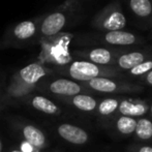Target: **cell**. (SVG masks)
I'll return each instance as SVG.
<instances>
[{"label":"cell","mask_w":152,"mask_h":152,"mask_svg":"<svg viewBox=\"0 0 152 152\" xmlns=\"http://www.w3.org/2000/svg\"><path fill=\"white\" fill-rule=\"evenodd\" d=\"M94 24L100 29L110 31L121 30L126 25V19L123 12L119 10L118 4L114 3L102 10L97 15Z\"/></svg>","instance_id":"7a4b0ae2"},{"label":"cell","mask_w":152,"mask_h":152,"mask_svg":"<svg viewBox=\"0 0 152 152\" xmlns=\"http://www.w3.org/2000/svg\"><path fill=\"white\" fill-rule=\"evenodd\" d=\"M21 134L24 139L25 143L29 144L31 147H33L36 151L42 150L46 148L48 142H47L46 134L42 130H40L35 125H32L29 123H24L21 125Z\"/></svg>","instance_id":"8992f818"},{"label":"cell","mask_w":152,"mask_h":152,"mask_svg":"<svg viewBox=\"0 0 152 152\" xmlns=\"http://www.w3.org/2000/svg\"><path fill=\"white\" fill-rule=\"evenodd\" d=\"M146 81L149 83L150 85H152V69L150 70V72H148V75H147L146 77Z\"/></svg>","instance_id":"44dd1931"},{"label":"cell","mask_w":152,"mask_h":152,"mask_svg":"<svg viewBox=\"0 0 152 152\" xmlns=\"http://www.w3.org/2000/svg\"><path fill=\"white\" fill-rule=\"evenodd\" d=\"M139 152H152V147H148V146L142 147Z\"/></svg>","instance_id":"7402d4cb"},{"label":"cell","mask_w":152,"mask_h":152,"mask_svg":"<svg viewBox=\"0 0 152 152\" xmlns=\"http://www.w3.org/2000/svg\"><path fill=\"white\" fill-rule=\"evenodd\" d=\"M67 19L66 15L62 12H54L45 16L42 20L38 21V33L44 37H51L65 27Z\"/></svg>","instance_id":"3957f363"},{"label":"cell","mask_w":152,"mask_h":152,"mask_svg":"<svg viewBox=\"0 0 152 152\" xmlns=\"http://www.w3.org/2000/svg\"><path fill=\"white\" fill-rule=\"evenodd\" d=\"M118 107V102L116 99H112V98H108L104 99L100 102L99 107H98V111L102 115H109L113 113Z\"/></svg>","instance_id":"d6986e66"},{"label":"cell","mask_w":152,"mask_h":152,"mask_svg":"<svg viewBox=\"0 0 152 152\" xmlns=\"http://www.w3.org/2000/svg\"><path fill=\"white\" fill-rule=\"evenodd\" d=\"M129 6L136 16L146 18L152 12V3L150 0H130Z\"/></svg>","instance_id":"4fadbf2b"},{"label":"cell","mask_w":152,"mask_h":152,"mask_svg":"<svg viewBox=\"0 0 152 152\" xmlns=\"http://www.w3.org/2000/svg\"><path fill=\"white\" fill-rule=\"evenodd\" d=\"M137 121L134 118L128 116H122L117 121V128L124 134H129L136 130Z\"/></svg>","instance_id":"ac0fdd59"},{"label":"cell","mask_w":152,"mask_h":152,"mask_svg":"<svg viewBox=\"0 0 152 152\" xmlns=\"http://www.w3.org/2000/svg\"><path fill=\"white\" fill-rule=\"evenodd\" d=\"M3 150V143H2V139L0 138V152H2Z\"/></svg>","instance_id":"603a6c76"},{"label":"cell","mask_w":152,"mask_h":152,"mask_svg":"<svg viewBox=\"0 0 152 152\" xmlns=\"http://www.w3.org/2000/svg\"><path fill=\"white\" fill-rule=\"evenodd\" d=\"M152 69V61H144L140 63L139 65L134 66V68L130 69V74L134 75V76H140V75H144L146 72H150Z\"/></svg>","instance_id":"ffe728a7"},{"label":"cell","mask_w":152,"mask_h":152,"mask_svg":"<svg viewBox=\"0 0 152 152\" xmlns=\"http://www.w3.org/2000/svg\"><path fill=\"white\" fill-rule=\"evenodd\" d=\"M144 62V55L140 52H132L119 57L118 65L123 69H132L134 66Z\"/></svg>","instance_id":"8fae6325"},{"label":"cell","mask_w":152,"mask_h":152,"mask_svg":"<svg viewBox=\"0 0 152 152\" xmlns=\"http://www.w3.org/2000/svg\"><path fill=\"white\" fill-rule=\"evenodd\" d=\"M88 85L92 89L100 92H113L117 89L116 83L107 78H100V77L88 81Z\"/></svg>","instance_id":"5bb4252c"},{"label":"cell","mask_w":152,"mask_h":152,"mask_svg":"<svg viewBox=\"0 0 152 152\" xmlns=\"http://www.w3.org/2000/svg\"><path fill=\"white\" fill-rule=\"evenodd\" d=\"M104 40L108 44L115 45V46H128V45L134 44L137 42V37L130 32L117 30L106 33Z\"/></svg>","instance_id":"30bf717a"},{"label":"cell","mask_w":152,"mask_h":152,"mask_svg":"<svg viewBox=\"0 0 152 152\" xmlns=\"http://www.w3.org/2000/svg\"><path fill=\"white\" fill-rule=\"evenodd\" d=\"M119 111L124 116H141L146 112V108L143 104H134L128 100H123L119 106Z\"/></svg>","instance_id":"2e32d148"},{"label":"cell","mask_w":152,"mask_h":152,"mask_svg":"<svg viewBox=\"0 0 152 152\" xmlns=\"http://www.w3.org/2000/svg\"><path fill=\"white\" fill-rule=\"evenodd\" d=\"M10 152H23L21 149H14V150H12Z\"/></svg>","instance_id":"cb8c5ba5"},{"label":"cell","mask_w":152,"mask_h":152,"mask_svg":"<svg viewBox=\"0 0 152 152\" xmlns=\"http://www.w3.org/2000/svg\"><path fill=\"white\" fill-rule=\"evenodd\" d=\"M151 111H152V107H151Z\"/></svg>","instance_id":"d4e9b609"},{"label":"cell","mask_w":152,"mask_h":152,"mask_svg":"<svg viewBox=\"0 0 152 152\" xmlns=\"http://www.w3.org/2000/svg\"><path fill=\"white\" fill-rule=\"evenodd\" d=\"M38 33V20H26L15 25L10 31V42L15 45L26 44Z\"/></svg>","instance_id":"277c9868"},{"label":"cell","mask_w":152,"mask_h":152,"mask_svg":"<svg viewBox=\"0 0 152 152\" xmlns=\"http://www.w3.org/2000/svg\"><path fill=\"white\" fill-rule=\"evenodd\" d=\"M57 132L63 140L76 145H82L88 141V134L81 127L63 123L57 127Z\"/></svg>","instance_id":"ba28073f"},{"label":"cell","mask_w":152,"mask_h":152,"mask_svg":"<svg viewBox=\"0 0 152 152\" xmlns=\"http://www.w3.org/2000/svg\"><path fill=\"white\" fill-rule=\"evenodd\" d=\"M48 74V68L40 63L28 64L21 68L14 76L8 93L15 97L24 96L30 92Z\"/></svg>","instance_id":"6da1fadb"},{"label":"cell","mask_w":152,"mask_h":152,"mask_svg":"<svg viewBox=\"0 0 152 152\" xmlns=\"http://www.w3.org/2000/svg\"><path fill=\"white\" fill-rule=\"evenodd\" d=\"M46 89L51 93L62 96H75L80 94L82 87L78 83L67 79H57L46 84Z\"/></svg>","instance_id":"52a82bcc"},{"label":"cell","mask_w":152,"mask_h":152,"mask_svg":"<svg viewBox=\"0 0 152 152\" xmlns=\"http://www.w3.org/2000/svg\"><path fill=\"white\" fill-rule=\"evenodd\" d=\"M68 75L72 79L78 81H88L97 78L100 74V69L96 64L90 61H75L68 66Z\"/></svg>","instance_id":"5b68a950"},{"label":"cell","mask_w":152,"mask_h":152,"mask_svg":"<svg viewBox=\"0 0 152 152\" xmlns=\"http://www.w3.org/2000/svg\"><path fill=\"white\" fill-rule=\"evenodd\" d=\"M136 132L142 140H148L152 137V122L147 119H140L137 122Z\"/></svg>","instance_id":"e0dca14e"},{"label":"cell","mask_w":152,"mask_h":152,"mask_svg":"<svg viewBox=\"0 0 152 152\" xmlns=\"http://www.w3.org/2000/svg\"><path fill=\"white\" fill-rule=\"evenodd\" d=\"M88 58L90 59V62L94 64H108L112 60V54L109 50L104 48H96L89 52Z\"/></svg>","instance_id":"9a60e30c"},{"label":"cell","mask_w":152,"mask_h":152,"mask_svg":"<svg viewBox=\"0 0 152 152\" xmlns=\"http://www.w3.org/2000/svg\"><path fill=\"white\" fill-rule=\"evenodd\" d=\"M31 107L44 114L48 115H56L59 112V108L54 102L47 98L42 95H34L29 100Z\"/></svg>","instance_id":"9c48e42d"},{"label":"cell","mask_w":152,"mask_h":152,"mask_svg":"<svg viewBox=\"0 0 152 152\" xmlns=\"http://www.w3.org/2000/svg\"><path fill=\"white\" fill-rule=\"evenodd\" d=\"M72 102L76 108L84 112H90L96 107V100L91 96L85 95V94H77L72 96Z\"/></svg>","instance_id":"7c38bea8"}]
</instances>
